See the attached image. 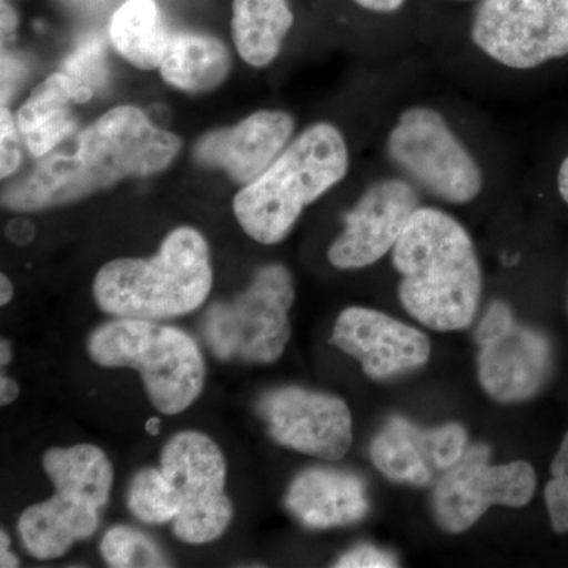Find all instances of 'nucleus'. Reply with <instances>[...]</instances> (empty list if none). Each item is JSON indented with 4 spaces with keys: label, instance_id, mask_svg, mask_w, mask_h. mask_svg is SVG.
Returning <instances> with one entry per match:
<instances>
[{
    "label": "nucleus",
    "instance_id": "nucleus-1",
    "mask_svg": "<svg viewBox=\"0 0 568 568\" xmlns=\"http://www.w3.org/2000/svg\"><path fill=\"white\" fill-rule=\"evenodd\" d=\"M181 138L153 125L136 106H119L78 136L73 153H48L2 193L3 207L39 212L85 200L126 179L166 170L181 152Z\"/></svg>",
    "mask_w": 568,
    "mask_h": 568
},
{
    "label": "nucleus",
    "instance_id": "nucleus-2",
    "mask_svg": "<svg viewBox=\"0 0 568 568\" xmlns=\"http://www.w3.org/2000/svg\"><path fill=\"white\" fill-rule=\"evenodd\" d=\"M402 276L399 301L432 331L473 323L481 297V268L469 233L448 213L418 207L392 250Z\"/></svg>",
    "mask_w": 568,
    "mask_h": 568
},
{
    "label": "nucleus",
    "instance_id": "nucleus-3",
    "mask_svg": "<svg viewBox=\"0 0 568 568\" xmlns=\"http://www.w3.org/2000/svg\"><path fill=\"white\" fill-rule=\"evenodd\" d=\"M347 170L349 152L345 136L332 123H315L237 193L233 204L235 219L253 241L280 244L306 205L338 185Z\"/></svg>",
    "mask_w": 568,
    "mask_h": 568
},
{
    "label": "nucleus",
    "instance_id": "nucleus-4",
    "mask_svg": "<svg viewBox=\"0 0 568 568\" xmlns=\"http://www.w3.org/2000/svg\"><path fill=\"white\" fill-rule=\"evenodd\" d=\"M211 252L194 227L171 231L149 260L123 257L104 264L93 280V298L108 315L171 320L200 308L212 290Z\"/></svg>",
    "mask_w": 568,
    "mask_h": 568
},
{
    "label": "nucleus",
    "instance_id": "nucleus-5",
    "mask_svg": "<svg viewBox=\"0 0 568 568\" xmlns=\"http://www.w3.org/2000/svg\"><path fill=\"white\" fill-rule=\"evenodd\" d=\"M88 349L95 364L140 372L149 399L166 416L189 409L203 392V354L181 328L119 317L93 332Z\"/></svg>",
    "mask_w": 568,
    "mask_h": 568
},
{
    "label": "nucleus",
    "instance_id": "nucleus-6",
    "mask_svg": "<svg viewBox=\"0 0 568 568\" xmlns=\"http://www.w3.org/2000/svg\"><path fill=\"white\" fill-rule=\"evenodd\" d=\"M294 297L291 272L282 264L265 265L234 301L216 302L207 310L203 323L205 343L220 361H278L291 338Z\"/></svg>",
    "mask_w": 568,
    "mask_h": 568
},
{
    "label": "nucleus",
    "instance_id": "nucleus-7",
    "mask_svg": "<svg viewBox=\"0 0 568 568\" xmlns=\"http://www.w3.org/2000/svg\"><path fill=\"white\" fill-rule=\"evenodd\" d=\"M387 153L410 181L446 203H470L484 186L480 166L432 108L414 106L399 115L388 134Z\"/></svg>",
    "mask_w": 568,
    "mask_h": 568
},
{
    "label": "nucleus",
    "instance_id": "nucleus-8",
    "mask_svg": "<svg viewBox=\"0 0 568 568\" xmlns=\"http://www.w3.org/2000/svg\"><path fill=\"white\" fill-rule=\"evenodd\" d=\"M470 37L488 58L532 70L568 55V0H481Z\"/></svg>",
    "mask_w": 568,
    "mask_h": 568
},
{
    "label": "nucleus",
    "instance_id": "nucleus-9",
    "mask_svg": "<svg viewBox=\"0 0 568 568\" xmlns=\"http://www.w3.org/2000/svg\"><path fill=\"white\" fill-rule=\"evenodd\" d=\"M162 470L182 497L174 534L190 545H203L222 536L234 508L224 493L226 462L211 437L183 432L171 437L162 452Z\"/></svg>",
    "mask_w": 568,
    "mask_h": 568
},
{
    "label": "nucleus",
    "instance_id": "nucleus-10",
    "mask_svg": "<svg viewBox=\"0 0 568 568\" xmlns=\"http://www.w3.org/2000/svg\"><path fill=\"white\" fill-rule=\"evenodd\" d=\"M478 379L499 403L532 398L552 372V347L536 328L517 323L510 306L491 302L476 331Z\"/></svg>",
    "mask_w": 568,
    "mask_h": 568
},
{
    "label": "nucleus",
    "instance_id": "nucleus-11",
    "mask_svg": "<svg viewBox=\"0 0 568 568\" xmlns=\"http://www.w3.org/2000/svg\"><path fill=\"white\" fill-rule=\"evenodd\" d=\"M487 446L467 448L465 455L443 473L433 489V514L437 525L450 534L465 532L493 506L525 507L536 493L534 467L526 462L491 465Z\"/></svg>",
    "mask_w": 568,
    "mask_h": 568
},
{
    "label": "nucleus",
    "instance_id": "nucleus-12",
    "mask_svg": "<svg viewBox=\"0 0 568 568\" xmlns=\"http://www.w3.org/2000/svg\"><path fill=\"white\" fill-rule=\"evenodd\" d=\"M260 414L275 443L310 457L336 462L353 444V417L338 396L276 388L261 399Z\"/></svg>",
    "mask_w": 568,
    "mask_h": 568
},
{
    "label": "nucleus",
    "instance_id": "nucleus-13",
    "mask_svg": "<svg viewBox=\"0 0 568 568\" xmlns=\"http://www.w3.org/2000/svg\"><path fill=\"white\" fill-rule=\"evenodd\" d=\"M418 207L420 200L409 182L373 183L345 216V231L328 250V261L342 271L377 263L394 250Z\"/></svg>",
    "mask_w": 568,
    "mask_h": 568
},
{
    "label": "nucleus",
    "instance_id": "nucleus-14",
    "mask_svg": "<svg viewBox=\"0 0 568 568\" xmlns=\"http://www.w3.org/2000/svg\"><path fill=\"white\" fill-rule=\"evenodd\" d=\"M332 345L353 355L372 379L420 368L432 354L428 336L377 310L351 306L336 320Z\"/></svg>",
    "mask_w": 568,
    "mask_h": 568
},
{
    "label": "nucleus",
    "instance_id": "nucleus-15",
    "mask_svg": "<svg viewBox=\"0 0 568 568\" xmlns=\"http://www.w3.org/2000/svg\"><path fill=\"white\" fill-rule=\"evenodd\" d=\"M294 129V118L287 112L257 111L237 125L204 134L194 148V159L246 185L275 162Z\"/></svg>",
    "mask_w": 568,
    "mask_h": 568
},
{
    "label": "nucleus",
    "instance_id": "nucleus-16",
    "mask_svg": "<svg viewBox=\"0 0 568 568\" xmlns=\"http://www.w3.org/2000/svg\"><path fill=\"white\" fill-rule=\"evenodd\" d=\"M287 510L312 529L342 528L368 515L366 485L345 470L313 467L295 477L286 499Z\"/></svg>",
    "mask_w": 568,
    "mask_h": 568
},
{
    "label": "nucleus",
    "instance_id": "nucleus-17",
    "mask_svg": "<svg viewBox=\"0 0 568 568\" xmlns=\"http://www.w3.org/2000/svg\"><path fill=\"white\" fill-rule=\"evenodd\" d=\"M91 88L70 74L54 73L33 89L17 114V125L28 151L43 159L74 130L71 103H88Z\"/></svg>",
    "mask_w": 568,
    "mask_h": 568
},
{
    "label": "nucleus",
    "instance_id": "nucleus-18",
    "mask_svg": "<svg viewBox=\"0 0 568 568\" xmlns=\"http://www.w3.org/2000/svg\"><path fill=\"white\" fill-rule=\"evenodd\" d=\"M100 508L81 497L55 491L51 499L29 507L18 521L29 555L41 560L58 559L71 545L99 528Z\"/></svg>",
    "mask_w": 568,
    "mask_h": 568
},
{
    "label": "nucleus",
    "instance_id": "nucleus-19",
    "mask_svg": "<svg viewBox=\"0 0 568 568\" xmlns=\"http://www.w3.org/2000/svg\"><path fill=\"white\" fill-rule=\"evenodd\" d=\"M231 70L226 44L203 33H175L168 43L160 71L163 80L179 91L211 92Z\"/></svg>",
    "mask_w": 568,
    "mask_h": 568
},
{
    "label": "nucleus",
    "instance_id": "nucleus-20",
    "mask_svg": "<svg viewBox=\"0 0 568 568\" xmlns=\"http://www.w3.org/2000/svg\"><path fill=\"white\" fill-rule=\"evenodd\" d=\"M294 24L287 0H234L233 40L235 50L256 69L278 58L283 41Z\"/></svg>",
    "mask_w": 568,
    "mask_h": 568
},
{
    "label": "nucleus",
    "instance_id": "nucleus-21",
    "mask_svg": "<svg viewBox=\"0 0 568 568\" xmlns=\"http://www.w3.org/2000/svg\"><path fill=\"white\" fill-rule=\"evenodd\" d=\"M373 465L390 480L425 487L435 477L428 429L403 417L388 418L369 446Z\"/></svg>",
    "mask_w": 568,
    "mask_h": 568
},
{
    "label": "nucleus",
    "instance_id": "nucleus-22",
    "mask_svg": "<svg viewBox=\"0 0 568 568\" xmlns=\"http://www.w3.org/2000/svg\"><path fill=\"white\" fill-rule=\"evenodd\" d=\"M43 467L55 491L81 497L100 510L110 503L114 470L102 448L89 444L51 448L44 454Z\"/></svg>",
    "mask_w": 568,
    "mask_h": 568
},
{
    "label": "nucleus",
    "instance_id": "nucleus-23",
    "mask_svg": "<svg viewBox=\"0 0 568 568\" xmlns=\"http://www.w3.org/2000/svg\"><path fill=\"white\" fill-rule=\"evenodd\" d=\"M110 39L125 61L153 70L162 65L171 36L155 0H126L112 17Z\"/></svg>",
    "mask_w": 568,
    "mask_h": 568
},
{
    "label": "nucleus",
    "instance_id": "nucleus-24",
    "mask_svg": "<svg viewBox=\"0 0 568 568\" xmlns=\"http://www.w3.org/2000/svg\"><path fill=\"white\" fill-rule=\"evenodd\" d=\"M129 507L142 523L166 525L181 514L182 497L162 467H145L130 485Z\"/></svg>",
    "mask_w": 568,
    "mask_h": 568
},
{
    "label": "nucleus",
    "instance_id": "nucleus-25",
    "mask_svg": "<svg viewBox=\"0 0 568 568\" xmlns=\"http://www.w3.org/2000/svg\"><path fill=\"white\" fill-rule=\"evenodd\" d=\"M102 555L108 566L114 568L170 566L152 538L126 526L108 530L102 540Z\"/></svg>",
    "mask_w": 568,
    "mask_h": 568
},
{
    "label": "nucleus",
    "instance_id": "nucleus-26",
    "mask_svg": "<svg viewBox=\"0 0 568 568\" xmlns=\"http://www.w3.org/2000/svg\"><path fill=\"white\" fill-rule=\"evenodd\" d=\"M545 503L552 529L559 534L568 532V433L552 462L551 480L545 488Z\"/></svg>",
    "mask_w": 568,
    "mask_h": 568
},
{
    "label": "nucleus",
    "instance_id": "nucleus-27",
    "mask_svg": "<svg viewBox=\"0 0 568 568\" xmlns=\"http://www.w3.org/2000/svg\"><path fill=\"white\" fill-rule=\"evenodd\" d=\"M63 73L70 74L74 80L95 91V88L102 85L106 80V62H104L102 41L99 39L82 41L80 47L67 59Z\"/></svg>",
    "mask_w": 568,
    "mask_h": 568
},
{
    "label": "nucleus",
    "instance_id": "nucleus-28",
    "mask_svg": "<svg viewBox=\"0 0 568 568\" xmlns=\"http://www.w3.org/2000/svg\"><path fill=\"white\" fill-rule=\"evenodd\" d=\"M20 130L11 112L2 104L0 111V175L2 179L10 178L17 173L21 164Z\"/></svg>",
    "mask_w": 568,
    "mask_h": 568
},
{
    "label": "nucleus",
    "instance_id": "nucleus-29",
    "mask_svg": "<svg viewBox=\"0 0 568 568\" xmlns=\"http://www.w3.org/2000/svg\"><path fill=\"white\" fill-rule=\"evenodd\" d=\"M398 566L394 555L381 549L373 547V545H358L346 555H343L335 564L338 568H386Z\"/></svg>",
    "mask_w": 568,
    "mask_h": 568
},
{
    "label": "nucleus",
    "instance_id": "nucleus-30",
    "mask_svg": "<svg viewBox=\"0 0 568 568\" xmlns=\"http://www.w3.org/2000/svg\"><path fill=\"white\" fill-rule=\"evenodd\" d=\"M354 2L366 10L377 11V13H394L405 6L406 0H354Z\"/></svg>",
    "mask_w": 568,
    "mask_h": 568
},
{
    "label": "nucleus",
    "instance_id": "nucleus-31",
    "mask_svg": "<svg viewBox=\"0 0 568 568\" xmlns=\"http://www.w3.org/2000/svg\"><path fill=\"white\" fill-rule=\"evenodd\" d=\"M18 395H20V386L17 381L6 375L0 376V405H10L18 398Z\"/></svg>",
    "mask_w": 568,
    "mask_h": 568
},
{
    "label": "nucleus",
    "instance_id": "nucleus-32",
    "mask_svg": "<svg viewBox=\"0 0 568 568\" xmlns=\"http://www.w3.org/2000/svg\"><path fill=\"white\" fill-rule=\"evenodd\" d=\"M9 234L17 244H28L33 237V226L26 222H14L9 227Z\"/></svg>",
    "mask_w": 568,
    "mask_h": 568
},
{
    "label": "nucleus",
    "instance_id": "nucleus-33",
    "mask_svg": "<svg viewBox=\"0 0 568 568\" xmlns=\"http://www.w3.org/2000/svg\"><path fill=\"white\" fill-rule=\"evenodd\" d=\"M18 24L17 11L11 9L9 3L6 0H2V36H10L11 32H14Z\"/></svg>",
    "mask_w": 568,
    "mask_h": 568
},
{
    "label": "nucleus",
    "instance_id": "nucleus-34",
    "mask_svg": "<svg viewBox=\"0 0 568 568\" xmlns=\"http://www.w3.org/2000/svg\"><path fill=\"white\" fill-rule=\"evenodd\" d=\"M558 189L560 196H562V200L568 204V155L567 159L564 160L562 164H560Z\"/></svg>",
    "mask_w": 568,
    "mask_h": 568
},
{
    "label": "nucleus",
    "instance_id": "nucleus-35",
    "mask_svg": "<svg viewBox=\"0 0 568 568\" xmlns=\"http://www.w3.org/2000/svg\"><path fill=\"white\" fill-rule=\"evenodd\" d=\"M13 297V284H11L9 276L2 274L0 276V305L6 306Z\"/></svg>",
    "mask_w": 568,
    "mask_h": 568
},
{
    "label": "nucleus",
    "instance_id": "nucleus-36",
    "mask_svg": "<svg viewBox=\"0 0 568 568\" xmlns=\"http://www.w3.org/2000/svg\"><path fill=\"white\" fill-rule=\"evenodd\" d=\"M0 567L2 568H14L20 567V559L17 556L11 555L9 549H0Z\"/></svg>",
    "mask_w": 568,
    "mask_h": 568
},
{
    "label": "nucleus",
    "instance_id": "nucleus-37",
    "mask_svg": "<svg viewBox=\"0 0 568 568\" xmlns=\"http://www.w3.org/2000/svg\"><path fill=\"white\" fill-rule=\"evenodd\" d=\"M11 361V345L9 339L2 338V343H0V364H2V368L6 365H9Z\"/></svg>",
    "mask_w": 568,
    "mask_h": 568
},
{
    "label": "nucleus",
    "instance_id": "nucleus-38",
    "mask_svg": "<svg viewBox=\"0 0 568 568\" xmlns=\"http://www.w3.org/2000/svg\"><path fill=\"white\" fill-rule=\"evenodd\" d=\"M145 432L149 433V435L156 436L160 433V420L159 418H151V420L145 424Z\"/></svg>",
    "mask_w": 568,
    "mask_h": 568
},
{
    "label": "nucleus",
    "instance_id": "nucleus-39",
    "mask_svg": "<svg viewBox=\"0 0 568 568\" xmlns=\"http://www.w3.org/2000/svg\"><path fill=\"white\" fill-rule=\"evenodd\" d=\"M71 2L88 3V2H93V0H71Z\"/></svg>",
    "mask_w": 568,
    "mask_h": 568
}]
</instances>
